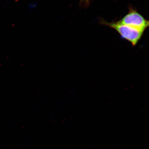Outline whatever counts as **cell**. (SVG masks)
I'll return each instance as SVG.
<instances>
[{"mask_svg":"<svg viewBox=\"0 0 149 149\" xmlns=\"http://www.w3.org/2000/svg\"><path fill=\"white\" fill-rule=\"evenodd\" d=\"M100 23L102 25L114 29L120 35L121 38L127 41L133 47L138 43L144 33L134 28L124 25L119 20H113L109 22L103 19H100Z\"/></svg>","mask_w":149,"mask_h":149,"instance_id":"1","label":"cell"},{"mask_svg":"<svg viewBox=\"0 0 149 149\" xmlns=\"http://www.w3.org/2000/svg\"><path fill=\"white\" fill-rule=\"evenodd\" d=\"M128 12L119 21L124 25L130 26L145 32L149 26V22L132 5L128 7Z\"/></svg>","mask_w":149,"mask_h":149,"instance_id":"2","label":"cell"},{"mask_svg":"<svg viewBox=\"0 0 149 149\" xmlns=\"http://www.w3.org/2000/svg\"><path fill=\"white\" fill-rule=\"evenodd\" d=\"M92 1V0H80L79 6L81 8H88Z\"/></svg>","mask_w":149,"mask_h":149,"instance_id":"3","label":"cell"}]
</instances>
